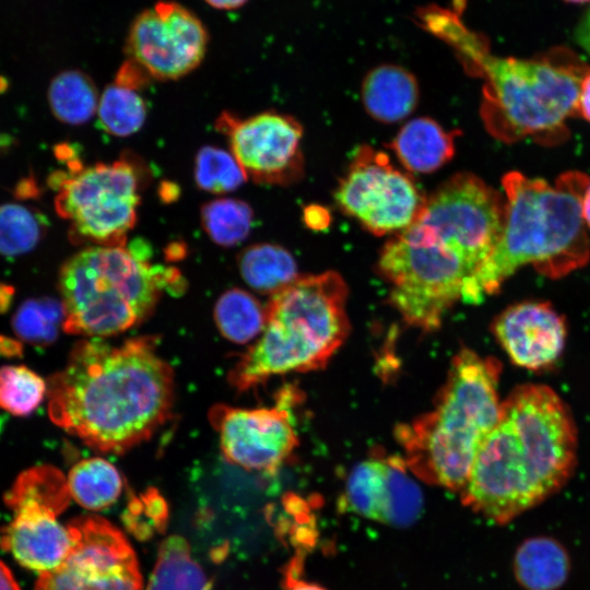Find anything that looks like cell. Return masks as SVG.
<instances>
[{"instance_id":"2e32d148","label":"cell","mask_w":590,"mask_h":590,"mask_svg":"<svg viewBox=\"0 0 590 590\" xmlns=\"http://www.w3.org/2000/svg\"><path fill=\"white\" fill-rule=\"evenodd\" d=\"M283 403L273 408L238 409L216 405L210 420L227 461L246 470L274 472L298 445L291 413Z\"/></svg>"},{"instance_id":"5bb4252c","label":"cell","mask_w":590,"mask_h":590,"mask_svg":"<svg viewBox=\"0 0 590 590\" xmlns=\"http://www.w3.org/2000/svg\"><path fill=\"white\" fill-rule=\"evenodd\" d=\"M208 44L206 27L190 9L161 0L134 17L125 50L151 78L177 80L200 66Z\"/></svg>"},{"instance_id":"8992f818","label":"cell","mask_w":590,"mask_h":590,"mask_svg":"<svg viewBox=\"0 0 590 590\" xmlns=\"http://www.w3.org/2000/svg\"><path fill=\"white\" fill-rule=\"evenodd\" d=\"M143 240L126 246H90L66 260L59 271L68 333L107 337L146 318L163 290L180 287L176 269L153 266Z\"/></svg>"},{"instance_id":"1f68e13d","label":"cell","mask_w":590,"mask_h":590,"mask_svg":"<svg viewBox=\"0 0 590 590\" xmlns=\"http://www.w3.org/2000/svg\"><path fill=\"white\" fill-rule=\"evenodd\" d=\"M45 393V381L31 369L24 366L0 368V406L11 414H31Z\"/></svg>"},{"instance_id":"7a4b0ae2","label":"cell","mask_w":590,"mask_h":590,"mask_svg":"<svg viewBox=\"0 0 590 590\" xmlns=\"http://www.w3.org/2000/svg\"><path fill=\"white\" fill-rule=\"evenodd\" d=\"M576 461L577 430L569 409L552 388L521 385L502 401L462 502L494 523L507 524L562 489Z\"/></svg>"},{"instance_id":"7402d4cb","label":"cell","mask_w":590,"mask_h":590,"mask_svg":"<svg viewBox=\"0 0 590 590\" xmlns=\"http://www.w3.org/2000/svg\"><path fill=\"white\" fill-rule=\"evenodd\" d=\"M237 262L244 281L262 294H274L298 278L294 257L279 245H251L238 255Z\"/></svg>"},{"instance_id":"44dd1931","label":"cell","mask_w":590,"mask_h":590,"mask_svg":"<svg viewBox=\"0 0 590 590\" xmlns=\"http://www.w3.org/2000/svg\"><path fill=\"white\" fill-rule=\"evenodd\" d=\"M390 148L408 170L432 173L452 158L455 133L430 118L418 117L400 129Z\"/></svg>"},{"instance_id":"d6986e66","label":"cell","mask_w":590,"mask_h":590,"mask_svg":"<svg viewBox=\"0 0 590 590\" xmlns=\"http://www.w3.org/2000/svg\"><path fill=\"white\" fill-rule=\"evenodd\" d=\"M420 97L416 78L397 64H380L365 75L362 99L374 119L393 123L410 116Z\"/></svg>"},{"instance_id":"836d02e7","label":"cell","mask_w":590,"mask_h":590,"mask_svg":"<svg viewBox=\"0 0 590 590\" xmlns=\"http://www.w3.org/2000/svg\"><path fill=\"white\" fill-rule=\"evenodd\" d=\"M304 221L312 229H322L329 225L328 210L319 205H309L304 211Z\"/></svg>"},{"instance_id":"ac0fdd59","label":"cell","mask_w":590,"mask_h":590,"mask_svg":"<svg viewBox=\"0 0 590 590\" xmlns=\"http://www.w3.org/2000/svg\"><path fill=\"white\" fill-rule=\"evenodd\" d=\"M493 332L514 364L538 371L553 365L562 355L567 327L548 303L522 302L496 317Z\"/></svg>"},{"instance_id":"d590c367","label":"cell","mask_w":590,"mask_h":590,"mask_svg":"<svg viewBox=\"0 0 590 590\" xmlns=\"http://www.w3.org/2000/svg\"><path fill=\"white\" fill-rule=\"evenodd\" d=\"M578 113L590 122V72H588L580 86L578 98Z\"/></svg>"},{"instance_id":"6da1fadb","label":"cell","mask_w":590,"mask_h":590,"mask_svg":"<svg viewBox=\"0 0 590 590\" xmlns=\"http://www.w3.org/2000/svg\"><path fill=\"white\" fill-rule=\"evenodd\" d=\"M50 418L102 452H123L169 417L174 376L151 338L79 342L49 384Z\"/></svg>"},{"instance_id":"8fae6325","label":"cell","mask_w":590,"mask_h":590,"mask_svg":"<svg viewBox=\"0 0 590 590\" xmlns=\"http://www.w3.org/2000/svg\"><path fill=\"white\" fill-rule=\"evenodd\" d=\"M67 480L55 468L23 472L5 495L13 520L3 529L0 544L23 566L38 573L58 567L73 546L69 526L57 517L69 505Z\"/></svg>"},{"instance_id":"52a82bcc","label":"cell","mask_w":590,"mask_h":590,"mask_svg":"<svg viewBox=\"0 0 590 590\" xmlns=\"http://www.w3.org/2000/svg\"><path fill=\"white\" fill-rule=\"evenodd\" d=\"M475 67L485 76L481 117L487 131L505 142L552 135L578 114L586 67L551 59L497 58L485 51Z\"/></svg>"},{"instance_id":"83f0119b","label":"cell","mask_w":590,"mask_h":590,"mask_svg":"<svg viewBox=\"0 0 590 590\" xmlns=\"http://www.w3.org/2000/svg\"><path fill=\"white\" fill-rule=\"evenodd\" d=\"M146 105L138 91L115 82L99 97L97 117L101 127L115 137H128L141 129L146 118Z\"/></svg>"},{"instance_id":"f1b7e54d","label":"cell","mask_w":590,"mask_h":590,"mask_svg":"<svg viewBox=\"0 0 590 590\" xmlns=\"http://www.w3.org/2000/svg\"><path fill=\"white\" fill-rule=\"evenodd\" d=\"M47 219L16 203L0 205V253L14 257L34 249L47 232Z\"/></svg>"},{"instance_id":"f35d334b","label":"cell","mask_w":590,"mask_h":590,"mask_svg":"<svg viewBox=\"0 0 590 590\" xmlns=\"http://www.w3.org/2000/svg\"><path fill=\"white\" fill-rule=\"evenodd\" d=\"M581 214L583 222L590 227V182L587 186L582 197Z\"/></svg>"},{"instance_id":"8d00e7d4","label":"cell","mask_w":590,"mask_h":590,"mask_svg":"<svg viewBox=\"0 0 590 590\" xmlns=\"http://www.w3.org/2000/svg\"><path fill=\"white\" fill-rule=\"evenodd\" d=\"M0 590H21L9 568L0 560Z\"/></svg>"},{"instance_id":"d6a6232c","label":"cell","mask_w":590,"mask_h":590,"mask_svg":"<svg viewBox=\"0 0 590 590\" xmlns=\"http://www.w3.org/2000/svg\"><path fill=\"white\" fill-rule=\"evenodd\" d=\"M150 74L134 60L128 58L119 68L115 83L138 91L149 82Z\"/></svg>"},{"instance_id":"e0dca14e","label":"cell","mask_w":590,"mask_h":590,"mask_svg":"<svg viewBox=\"0 0 590 590\" xmlns=\"http://www.w3.org/2000/svg\"><path fill=\"white\" fill-rule=\"evenodd\" d=\"M398 457H373L350 473L344 503L354 512L394 527L413 523L422 512L423 495Z\"/></svg>"},{"instance_id":"603a6c76","label":"cell","mask_w":590,"mask_h":590,"mask_svg":"<svg viewBox=\"0 0 590 590\" xmlns=\"http://www.w3.org/2000/svg\"><path fill=\"white\" fill-rule=\"evenodd\" d=\"M47 99L55 118L70 126L87 122L97 111L99 102L94 81L78 69L56 74L49 83Z\"/></svg>"},{"instance_id":"4dcf8cb0","label":"cell","mask_w":590,"mask_h":590,"mask_svg":"<svg viewBox=\"0 0 590 590\" xmlns=\"http://www.w3.org/2000/svg\"><path fill=\"white\" fill-rule=\"evenodd\" d=\"M64 320L62 302L52 298L30 299L13 317L15 333L26 342L45 345L52 342Z\"/></svg>"},{"instance_id":"3957f363","label":"cell","mask_w":590,"mask_h":590,"mask_svg":"<svg viewBox=\"0 0 590 590\" xmlns=\"http://www.w3.org/2000/svg\"><path fill=\"white\" fill-rule=\"evenodd\" d=\"M589 182L577 170L562 174L554 185L519 172L507 173L502 180L506 193L502 232L465 285L462 300L482 302L527 264L552 279L586 266L590 243L581 201Z\"/></svg>"},{"instance_id":"d4e9b609","label":"cell","mask_w":590,"mask_h":590,"mask_svg":"<svg viewBox=\"0 0 590 590\" xmlns=\"http://www.w3.org/2000/svg\"><path fill=\"white\" fill-rule=\"evenodd\" d=\"M68 488L71 497L90 510H102L113 505L122 491L118 470L102 458H90L70 471Z\"/></svg>"},{"instance_id":"60d3db41","label":"cell","mask_w":590,"mask_h":590,"mask_svg":"<svg viewBox=\"0 0 590 590\" xmlns=\"http://www.w3.org/2000/svg\"><path fill=\"white\" fill-rule=\"evenodd\" d=\"M291 590H326L318 585L307 583L304 581L292 582Z\"/></svg>"},{"instance_id":"ab89813d","label":"cell","mask_w":590,"mask_h":590,"mask_svg":"<svg viewBox=\"0 0 590 590\" xmlns=\"http://www.w3.org/2000/svg\"><path fill=\"white\" fill-rule=\"evenodd\" d=\"M20 192V196H34L38 193V189L34 180H23L16 189Z\"/></svg>"},{"instance_id":"4fadbf2b","label":"cell","mask_w":590,"mask_h":590,"mask_svg":"<svg viewBox=\"0 0 590 590\" xmlns=\"http://www.w3.org/2000/svg\"><path fill=\"white\" fill-rule=\"evenodd\" d=\"M68 526L73 534L69 555L39 575L35 590H142L135 553L120 530L98 516Z\"/></svg>"},{"instance_id":"ffe728a7","label":"cell","mask_w":590,"mask_h":590,"mask_svg":"<svg viewBox=\"0 0 590 590\" xmlns=\"http://www.w3.org/2000/svg\"><path fill=\"white\" fill-rule=\"evenodd\" d=\"M566 547L556 539L536 535L523 540L517 547L512 570L524 590H558L570 574Z\"/></svg>"},{"instance_id":"7c38bea8","label":"cell","mask_w":590,"mask_h":590,"mask_svg":"<svg viewBox=\"0 0 590 590\" xmlns=\"http://www.w3.org/2000/svg\"><path fill=\"white\" fill-rule=\"evenodd\" d=\"M334 198L345 214L378 236L398 234L410 226L426 199L387 154L368 145L355 151Z\"/></svg>"},{"instance_id":"ba28073f","label":"cell","mask_w":590,"mask_h":590,"mask_svg":"<svg viewBox=\"0 0 590 590\" xmlns=\"http://www.w3.org/2000/svg\"><path fill=\"white\" fill-rule=\"evenodd\" d=\"M50 178L57 189L55 209L70 222L74 243L126 246L140 204V173L128 160L80 166Z\"/></svg>"},{"instance_id":"74e56055","label":"cell","mask_w":590,"mask_h":590,"mask_svg":"<svg viewBox=\"0 0 590 590\" xmlns=\"http://www.w3.org/2000/svg\"><path fill=\"white\" fill-rule=\"evenodd\" d=\"M204 1L214 9L235 10L246 4L249 0H204Z\"/></svg>"},{"instance_id":"cb8c5ba5","label":"cell","mask_w":590,"mask_h":590,"mask_svg":"<svg viewBox=\"0 0 590 590\" xmlns=\"http://www.w3.org/2000/svg\"><path fill=\"white\" fill-rule=\"evenodd\" d=\"M146 590H210L184 538L172 535L162 542Z\"/></svg>"},{"instance_id":"f546056e","label":"cell","mask_w":590,"mask_h":590,"mask_svg":"<svg viewBox=\"0 0 590 590\" xmlns=\"http://www.w3.org/2000/svg\"><path fill=\"white\" fill-rule=\"evenodd\" d=\"M193 174L198 188L215 194L232 192L248 178L232 153L212 145L198 151Z\"/></svg>"},{"instance_id":"484cf974","label":"cell","mask_w":590,"mask_h":590,"mask_svg":"<svg viewBox=\"0 0 590 590\" xmlns=\"http://www.w3.org/2000/svg\"><path fill=\"white\" fill-rule=\"evenodd\" d=\"M214 318L226 339L243 344L261 334L266 323V309L251 294L240 288H232L217 299Z\"/></svg>"},{"instance_id":"4316f807","label":"cell","mask_w":590,"mask_h":590,"mask_svg":"<svg viewBox=\"0 0 590 590\" xmlns=\"http://www.w3.org/2000/svg\"><path fill=\"white\" fill-rule=\"evenodd\" d=\"M200 216L206 235L222 247H233L245 240L253 222L250 205L234 198H219L206 202L201 208Z\"/></svg>"},{"instance_id":"b9f144b4","label":"cell","mask_w":590,"mask_h":590,"mask_svg":"<svg viewBox=\"0 0 590 590\" xmlns=\"http://www.w3.org/2000/svg\"><path fill=\"white\" fill-rule=\"evenodd\" d=\"M567 2H571V3H587V2H590V0H565Z\"/></svg>"},{"instance_id":"277c9868","label":"cell","mask_w":590,"mask_h":590,"mask_svg":"<svg viewBox=\"0 0 590 590\" xmlns=\"http://www.w3.org/2000/svg\"><path fill=\"white\" fill-rule=\"evenodd\" d=\"M500 363L462 349L452 359L435 406L396 435L411 472L427 483L462 492L475 456L497 424Z\"/></svg>"},{"instance_id":"e575fe53","label":"cell","mask_w":590,"mask_h":590,"mask_svg":"<svg viewBox=\"0 0 590 590\" xmlns=\"http://www.w3.org/2000/svg\"><path fill=\"white\" fill-rule=\"evenodd\" d=\"M575 39L577 44L590 57V9L582 16L575 31Z\"/></svg>"},{"instance_id":"30bf717a","label":"cell","mask_w":590,"mask_h":590,"mask_svg":"<svg viewBox=\"0 0 590 590\" xmlns=\"http://www.w3.org/2000/svg\"><path fill=\"white\" fill-rule=\"evenodd\" d=\"M504 213L505 200L497 190L471 173H460L425 199L402 233L459 256L473 276L499 237Z\"/></svg>"},{"instance_id":"9c48e42d","label":"cell","mask_w":590,"mask_h":590,"mask_svg":"<svg viewBox=\"0 0 590 590\" xmlns=\"http://www.w3.org/2000/svg\"><path fill=\"white\" fill-rule=\"evenodd\" d=\"M378 268L390 284V304L404 321L423 331L441 326L472 276L457 255L401 233L384 245Z\"/></svg>"},{"instance_id":"5b68a950","label":"cell","mask_w":590,"mask_h":590,"mask_svg":"<svg viewBox=\"0 0 590 590\" xmlns=\"http://www.w3.org/2000/svg\"><path fill=\"white\" fill-rule=\"evenodd\" d=\"M346 298L334 271L297 278L272 294L261 335L232 369V385L247 390L272 376L326 366L350 331Z\"/></svg>"},{"instance_id":"9a60e30c","label":"cell","mask_w":590,"mask_h":590,"mask_svg":"<svg viewBox=\"0 0 590 590\" xmlns=\"http://www.w3.org/2000/svg\"><path fill=\"white\" fill-rule=\"evenodd\" d=\"M247 177L258 184L286 185L303 172V128L291 116L275 111L245 119L223 111L215 121Z\"/></svg>"}]
</instances>
